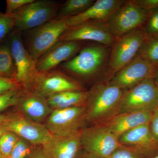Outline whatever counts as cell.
<instances>
[{
	"mask_svg": "<svg viewBox=\"0 0 158 158\" xmlns=\"http://www.w3.org/2000/svg\"><path fill=\"white\" fill-rule=\"evenodd\" d=\"M29 158H49L43 149L42 146L35 148Z\"/></svg>",
	"mask_w": 158,
	"mask_h": 158,
	"instance_id": "35",
	"label": "cell"
},
{
	"mask_svg": "<svg viewBox=\"0 0 158 158\" xmlns=\"http://www.w3.org/2000/svg\"><path fill=\"white\" fill-rule=\"evenodd\" d=\"M76 158H108L100 156L95 155L86 152L83 149L79 153L78 155Z\"/></svg>",
	"mask_w": 158,
	"mask_h": 158,
	"instance_id": "36",
	"label": "cell"
},
{
	"mask_svg": "<svg viewBox=\"0 0 158 158\" xmlns=\"http://www.w3.org/2000/svg\"><path fill=\"white\" fill-rule=\"evenodd\" d=\"M123 91L109 81L91 86L88 90L86 105L87 126L102 124L118 114Z\"/></svg>",
	"mask_w": 158,
	"mask_h": 158,
	"instance_id": "2",
	"label": "cell"
},
{
	"mask_svg": "<svg viewBox=\"0 0 158 158\" xmlns=\"http://www.w3.org/2000/svg\"><path fill=\"white\" fill-rule=\"evenodd\" d=\"M137 55L151 63L158 65V38H147Z\"/></svg>",
	"mask_w": 158,
	"mask_h": 158,
	"instance_id": "24",
	"label": "cell"
},
{
	"mask_svg": "<svg viewBox=\"0 0 158 158\" xmlns=\"http://www.w3.org/2000/svg\"><path fill=\"white\" fill-rule=\"evenodd\" d=\"M15 22L12 14L3 13L0 11V42L15 28Z\"/></svg>",
	"mask_w": 158,
	"mask_h": 158,
	"instance_id": "29",
	"label": "cell"
},
{
	"mask_svg": "<svg viewBox=\"0 0 158 158\" xmlns=\"http://www.w3.org/2000/svg\"><path fill=\"white\" fill-rule=\"evenodd\" d=\"M9 37V45L16 66L15 80L24 89L31 90L33 79L37 72V62L26 49L22 38L21 31L15 29Z\"/></svg>",
	"mask_w": 158,
	"mask_h": 158,
	"instance_id": "10",
	"label": "cell"
},
{
	"mask_svg": "<svg viewBox=\"0 0 158 158\" xmlns=\"http://www.w3.org/2000/svg\"><path fill=\"white\" fill-rule=\"evenodd\" d=\"M153 113L148 111L123 112L98 125L106 127L118 138L135 128L149 123Z\"/></svg>",
	"mask_w": 158,
	"mask_h": 158,
	"instance_id": "19",
	"label": "cell"
},
{
	"mask_svg": "<svg viewBox=\"0 0 158 158\" xmlns=\"http://www.w3.org/2000/svg\"><path fill=\"white\" fill-rule=\"evenodd\" d=\"M94 0H68L62 4L56 19L69 18L83 13L92 6Z\"/></svg>",
	"mask_w": 158,
	"mask_h": 158,
	"instance_id": "22",
	"label": "cell"
},
{
	"mask_svg": "<svg viewBox=\"0 0 158 158\" xmlns=\"http://www.w3.org/2000/svg\"><path fill=\"white\" fill-rule=\"evenodd\" d=\"M16 74V66L9 44L0 46V76L15 80Z\"/></svg>",
	"mask_w": 158,
	"mask_h": 158,
	"instance_id": "23",
	"label": "cell"
},
{
	"mask_svg": "<svg viewBox=\"0 0 158 158\" xmlns=\"http://www.w3.org/2000/svg\"><path fill=\"white\" fill-rule=\"evenodd\" d=\"M154 158H158V156H157L155 157Z\"/></svg>",
	"mask_w": 158,
	"mask_h": 158,
	"instance_id": "41",
	"label": "cell"
},
{
	"mask_svg": "<svg viewBox=\"0 0 158 158\" xmlns=\"http://www.w3.org/2000/svg\"><path fill=\"white\" fill-rule=\"evenodd\" d=\"M86 114L85 106L53 110L44 125L52 135H70L80 131L87 126Z\"/></svg>",
	"mask_w": 158,
	"mask_h": 158,
	"instance_id": "9",
	"label": "cell"
},
{
	"mask_svg": "<svg viewBox=\"0 0 158 158\" xmlns=\"http://www.w3.org/2000/svg\"><path fill=\"white\" fill-rule=\"evenodd\" d=\"M67 18L54 19L44 24L26 31V49L33 59L37 60L59 42L62 34L69 28Z\"/></svg>",
	"mask_w": 158,
	"mask_h": 158,
	"instance_id": "3",
	"label": "cell"
},
{
	"mask_svg": "<svg viewBox=\"0 0 158 158\" xmlns=\"http://www.w3.org/2000/svg\"><path fill=\"white\" fill-rule=\"evenodd\" d=\"M6 131L5 128L4 127V126L2 125H0V138H1L2 136V135Z\"/></svg>",
	"mask_w": 158,
	"mask_h": 158,
	"instance_id": "38",
	"label": "cell"
},
{
	"mask_svg": "<svg viewBox=\"0 0 158 158\" xmlns=\"http://www.w3.org/2000/svg\"><path fill=\"white\" fill-rule=\"evenodd\" d=\"M157 109H158V105H157Z\"/></svg>",
	"mask_w": 158,
	"mask_h": 158,
	"instance_id": "42",
	"label": "cell"
},
{
	"mask_svg": "<svg viewBox=\"0 0 158 158\" xmlns=\"http://www.w3.org/2000/svg\"><path fill=\"white\" fill-rule=\"evenodd\" d=\"M153 79L155 83L158 87V65L157 66L156 70Z\"/></svg>",
	"mask_w": 158,
	"mask_h": 158,
	"instance_id": "37",
	"label": "cell"
},
{
	"mask_svg": "<svg viewBox=\"0 0 158 158\" xmlns=\"http://www.w3.org/2000/svg\"><path fill=\"white\" fill-rule=\"evenodd\" d=\"M126 2L125 0H97L83 13L67 19V23L69 27L88 20L107 23Z\"/></svg>",
	"mask_w": 158,
	"mask_h": 158,
	"instance_id": "18",
	"label": "cell"
},
{
	"mask_svg": "<svg viewBox=\"0 0 158 158\" xmlns=\"http://www.w3.org/2000/svg\"><path fill=\"white\" fill-rule=\"evenodd\" d=\"M25 139L19 138L9 158H29L35 147Z\"/></svg>",
	"mask_w": 158,
	"mask_h": 158,
	"instance_id": "27",
	"label": "cell"
},
{
	"mask_svg": "<svg viewBox=\"0 0 158 158\" xmlns=\"http://www.w3.org/2000/svg\"><path fill=\"white\" fill-rule=\"evenodd\" d=\"M2 125L6 131L15 133L34 146H41L52 135L44 125L21 114L7 116Z\"/></svg>",
	"mask_w": 158,
	"mask_h": 158,
	"instance_id": "14",
	"label": "cell"
},
{
	"mask_svg": "<svg viewBox=\"0 0 158 158\" xmlns=\"http://www.w3.org/2000/svg\"><path fill=\"white\" fill-rule=\"evenodd\" d=\"M157 66L137 55L132 61L115 74L109 83L122 90H127L147 79L153 78Z\"/></svg>",
	"mask_w": 158,
	"mask_h": 158,
	"instance_id": "12",
	"label": "cell"
},
{
	"mask_svg": "<svg viewBox=\"0 0 158 158\" xmlns=\"http://www.w3.org/2000/svg\"><path fill=\"white\" fill-rule=\"evenodd\" d=\"M81 131L66 135H52L41 145L43 149L49 158H76L82 150Z\"/></svg>",
	"mask_w": 158,
	"mask_h": 158,
	"instance_id": "17",
	"label": "cell"
},
{
	"mask_svg": "<svg viewBox=\"0 0 158 158\" xmlns=\"http://www.w3.org/2000/svg\"><path fill=\"white\" fill-rule=\"evenodd\" d=\"M131 1L135 6L148 12L158 8V0H131Z\"/></svg>",
	"mask_w": 158,
	"mask_h": 158,
	"instance_id": "33",
	"label": "cell"
},
{
	"mask_svg": "<svg viewBox=\"0 0 158 158\" xmlns=\"http://www.w3.org/2000/svg\"><path fill=\"white\" fill-rule=\"evenodd\" d=\"M23 88L13 89L0 94V112L17 104Z\"/></svg>",
	"mask_w": 158,
	"mask_h": 158,
	"instance_id": "28",
	"label": "cell"
},
{
	"mask_svg": "<svg viewBox=\"0 0 158 158\" xmlns=\"http://www.w3.org/2000/svg\"><path fill=\"white\" fill-rule=\"evenodd\" d=\"M62 4L51 0H34L12 13L15 29L26 31L56 19Z\"/></svg>",
	"mask_w": 158,
	"mask_h": 158,
	"instance_id": "4",
	"label": "cell"
},
{
	"mask_svg": "<svg viewBox=\"0 0 158 158\" xmlns=\"http://www.w3.org/2000/svg\"><path fill=\"white\" fill-rule=\"evenodd\" d=\"M108 158H143L134 150L121 144Z\"/></svg>",
	"mask_w": 158,
	"mask_h": 158,
	"instance_id": "30",
	"label": "cell"
},
{
	"mask_svg": "<svg viewBox=\"0 0 158 158\" xmlns=\"http://www.w3.org/2000/svg\"><path fill=\"white\" fill-rule=\"evenodd\" d=\"M110 50L111 47L99 44L85 45L72 59L59 67L79 81L92 86L108 81L113 77L109 66Z\"/></svg>",
	"mask_w": 158,
	"mask_h": 158,
	"instance_id": "1",
	"label": "cell"
},
{
	"mask_svg": "<svg viewBox=\"0 0 158 158\" xmlns=\"http://www.w3.org/2000/svg\"><path fill=\"white\" fill-rule=\"evenodd\" d=\"M21 88L23 87L15 79L7 78L0 76V94Z\"/></svg>",
	"mask_w": 158,
	"mask_h": 158,
	"instance_id": "31",
	"label": "cell"
},
{
	"mask_svg": "<svg viewBox=\"0 0 158 158\" xmlns=\"http://www.w3.org/2000/svg\"><path fill=\"white\" fill-rule=\"evenodd\" d=\"M142 28L148 38H158V8L148 11Z\"/></svg>",
	"mask_w": 158,
	"mask_h": 158,
	"instance_id": "25",
	"label": "cell"
},
{
	"mask_svg": "<svg viewBox=\"0 0 158 158\" xmlns=\"http://www.w3.org/2000/svg\"><path fill=\"white\" fill-rule=\"evenodd\" d=\"M19 137L15 133L6 131L0 138V150L6 158H9Z\"/></svg>",
	"mask_w": 158,
	"mask_h": 158,
	"instance_id": "26",
	"label": "cell"
},
{
	"mask_svg": "<svg viewBox=\"0 0 158 158\" xmlns=\"http://www.w3.org/2000/svg\"><path fill=\"white\" fill-rule=\"evenodd\" d=\"M34 0H6V12L7 14H11L23 6L32 2Z\"/></svg>",
	"mask_w": 158,
	"mask_h": 158,
	"instance_id": "32",
	"label": "cell"
},
{
	"mask_svg": "<svg viewBox=\"0 0 158 158\" xmlns=\"http://www.w3.org/2000/svg\"><path fill=\"white\" fill-rule=\"evenodd\" d=\"M60 67L37 72L32 81L31 90L44 97L66 91L87 90L81 82L64 73Z\"/></svg>",
	"mask_w": 158,
	"mask_h": 158,
	"instance_id": "6",
	"label": "cell"
},
{
	"mask_svg": "<svg viewBox=\"0 0 158 158\" xmlns=\"http://www.w3.org/2000/svg\"><path fill=\"white\" fill-rule=\"evenodd\" d=\"M150 130L153 139L158 142V109L153 113L152 118L149 123Z\"/></svg>",
	"mask_w": 158,
	"mask_h": 158,
	"instance_id": "34",
	"label": "cell"
},
{
	"mask_svg": "<svg viewBox=\"0 0 158 158\" xmlns=\"http://www.w3.org/2000/svg\"><path fill=\"white\" fill-rule=\"evenodd\" d=\"M0 158H6L5 157V156L2 153L0 150Z\"/></svg>",
	"mask_w": 158,
	"mask_h": 158,
	"instance_id": "40",
	"label": "cell"
},
{
	"mask_svg": "<svg viewBox=\"0 0 158 158\" xmlns=\"http://www.w3.org/2000/svg\"><path fill=\"white\" fill-rule=\"evenodd\" d=\"M147 39L142 27L116 38L111 46L109 59L113 77L135 59Z\"/></svg>",
	"mask_w": 158,
	"mask_h": 158,
	"instance_id": "5",
	"label": "cell"
},
{
	"mask_svg": "<svg viewBox=\"0 0 158 158\" xmlns=\"http://www.w3.org/2000/svg\"><path fill=\"white\" fill-rule=\"evenodd\" d=\"M7 118V116L0 115V125H2Z\"/></svg>",
	"mask_w": 158,
	"mask_h": 158,
	"instance_id": "39",
	"label": "cell"
},
{
	"mask_svg": "<svg viewBox=\"0 0 158 158\" xmlns=\"http://www.w3.org/2000/svg\"><path fill=\"white\" fill-rule=\"evenodd\" d=\"M149 123L125 133L118 138L119 143L134 150L143 158H154L158 156V142L152 138Z\"/></svg>",
	"mask_w": 158,
	"mask_h": 158,
	"instance_id": "15",
	"label": "cell"
},
{
	"mask_svg": "<svg viewBox=\"0 0 158 158\" xmlns=\"http://www.w3.org/2000/svg\"><path fill=\"white\" fill-rule=\"evenodd\" d=\"M148 12L135 6L131 0L126 1L107 23L109 31L117 38L141 27L147 18Z\"/></svg>",
	"mask_w": 158,
	"mask_h": 158,
	"instance_id": "13",
	"label": "cell"
},
{
	"mask_svg": "<svg viewBox=\"0 0 158 158\" xmlns=\"http://www.w3.org/2000/svg\"><path fill=\"white\" fill-rule=\"evenodd\" d=\"M158 102V87L153 79L145 80L124 90L119 106L120 113L131 111L154 112Z\"/></svg>",
	"mask_w": 158,
	"mask_h": 158,
	"instance_id": "7",
	"label": "cell"
},
{
	"mask_svg": "<svg viewBox=\"0 0 158 158\" xmlns=\"http://www.w3.org/2000/svg\"><path fill=\"white\" fill-rule=\"evenodd\" d=\"M81 140L83 150L104 157H110L121 145L114 134L100 125L88 126L82 129Z\"/></svg>",
	"mask_w": 158,
	"mask_h": 158,
	"instance_id": "8",
	"label": "cell"
},
{
	"mask_svg": "<svg viewBox=\"0 0 158 158\" xmlns=\"http://www.w3.org/2000/svg\"><path fill=\"white\" fill-rule=\"evenodd\" d=\"M17 104L24 116L36 122L40 123L48 117L53 111L45 98L32 90L24 88L20 94Z\"/></svg>",
	"mask_w": 158,
	"mask_h": 158,
	"instance_id": "20",
	"label": "cell"
},
{
	"mask_svg": "<svg viewBox=\"0 0 158 158\" xmlns=\"http://www.w3.org/2000/svg\"><path fill=\"white\" fill-rule=\"evenodd\" d=\"M116 37L109 31L107 23L88 20L69 27L59 41H94L111 47Z\"/></svg>",
	"mask_w": 158,
	"mask_h": 158,
	"instance_id": "11",
	"label": "cell"
},
{
	"mask_svg": "<svg viewBox=\"0 0 158 158\" xmlns=\"http://www.w3.org/2000/svg\"><path fill=\"white\" fill-rule=\"evenodd\" d=\"M85 45L83 41H59L37 60V72L59 67L62 63L72 59Z\"/></svg>",
	"mask_w": 158,
	"mask_h": 158,
	"instance_id": "16",
	"label": "cell"
},
{
	"mask_svg": "<svg viewBox=\"0 0 158 158\" xmlns=\"http://www.w3.org/2000/svg\"><path fill=\"white\" fill-rule=\"evenodd\" d=\"M88 90H74L59 92L46 98L53 110L73 107H86Z\"/></svg>",
	"mask_w": 158,
	"mask_h": 158,
	"instance_id": "21",
	"label": "cell"
}]
</instances>
